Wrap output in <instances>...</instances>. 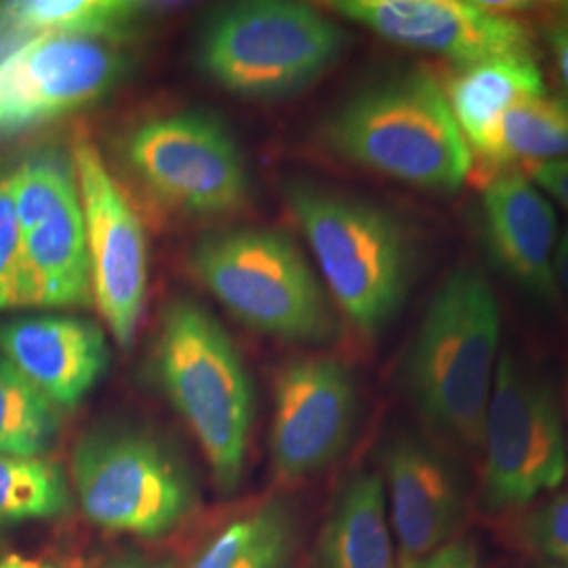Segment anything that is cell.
Masks as SVG:
<instances>
[{
    "label": "cell",
    "instance_id": "cell-1",
    "mask_svg": "<svg viewBox=\"0 0 568 568\" xmlns=\"http://www.w3.org/2000/svg\"><path fill=\"white\" fill-rule=\"evenodd\" d=\"M499 328L493 286L464 265L436 291L406 356V387L422 417L469 450L483 443Z\"/></svg>",
    "mask_w": 568,
    "mask_h": 568
},
{
    "label": "cell",
    "instance_id": "cell-2",
    "mask_svg": "<svg viewBox=\"0 0 568 568\" xmlns=\"http://www.w3.org/2000/svg\"><path fill=\"white\" fill-rule=\"evenodd\" d=\"M326 148L347 163L432 192L466 182L471 150L450 114L440 82L424 70L366 87L321 129Z\"/></svg>",
    "mask_w": 568,
    "mask_h": 568
},
{
    "label": "cell",
    "instance_id": "cell-3",
    "mask_svg": "<svg viewBox=\"0 0 568 568\" xmlns=\"http://www.w3.org/2000/svg\"><path fill=\"white\" fill-rule=\"evenodd\" d=\"M283 194L335 304L361 333L382 331L410 284L413 244L405 225L377 204L316 183L295 180Z\"/></svg>",
    "mask_w": 568,
    "mask_h": 568
},
{
    "label": "cell",
    "instance_id": "cell-4",
    "mask_svg": "<svg viewBox=\"0 0 568 568\" xmlns=\"http://www.w3.org/2000/svg\"><path fill=\"white\" fill-rule=\"evenodd\" d=\"M156 363L164 392L196 436L215 485H241L255 394L222 323L199 302L175 297L163 310Z\"/></svg>",
    "mask_w": 568,
    "mask_h": 568
},
{
    "label": "cell",
    "instance_id": "cell-5",
    "mask_svg": "<svg viewBox=\"0 0 568 568\" xmlns=\"http://www.w3.org/2000/svg\"><path fill=\"white\" fill-rule=\"evenodd\" d=\"M345 32L304 2L248 0L215 11L196 42L209 81L251 100L297 93L342 55Z\"/></svg>",
    "mask_w": 568,
    "mask_h": 568
},
{
    "label": "cell",
    "instance_id": "cell-6",
    "mask_svg": "<svg viewBox=\"0 0 568 568\" xmlns=\"http://www.w3.org/2000/svg\"><path fill=\"white\" fill-rule=\"evenodd\" d=\"M190 267L227 312L260 333L286 342L333 335L325 291L283 232L243 225L206 234L194 244Z\"/></svg>",
    "mask_w": 568,
    "mask_h": 568
},
{
    "label": "cell",
    "instance_id": "cell-7",
    "mask_svg": "<svg viewBox=\"0 0 568 568\" xmlns=\"http://www.w3.org/2000/svg\"><path fill=\"white\" fill-rule=\"evenodd\" d=\"M70 467L82 514L110 532L156 539L180 527L196 504L185 464L143 427L89 429Z\"/></svg>",
    "mask_w": 568,
    "mask_h": 568
},
{
    "label": "cell",
    "instance_id": "cell-8",
    "mask_svg": "<svg viewBox=\"0 0 568 568\" xmlns=\"http://www.w3.org/2000/svg\"><path fill=\"white\" fill-rule=\"evenodd\" d=\"M121 154L156 201L190 215H230L251 194L241 145L209 112L185 110L138 122L124 133Z\"/></svg>",
    "mask_w": 568,
    "mask_h": 568
},
{
    "label": "cell",
    "instance_id": "cell-9",
    "mask_svg": "<svg viewBox=\"0 0 568 568\" xmlns=\"http://www.w3.org/2000/svg\"><path fill=\"white\" fill-rule=\"evenodd\" d=\"M480 447L490 508L528 506L567 476V438L554 387L514 354L495 366Z\"/></svg>",
    "mask_w": 568,
    "mask_h": 568
},
{
    "label": "cell",
    "instance_id": "cell-10",
    "mask_svg": "<svg viewBox=\"0 0 568 568\" xmlns=\"http://www.w3.org/2000/svg\"><path fill=\"white\" fill-rule=\"evenodd\" d=\"M9 175L21 234L23 307H89L91 260L72 159L42 154Z\"/></svg>",
    "mask_w": 568,
    "mask_h": 568
},
{
    "label": "cell",
    "instance_id": "cell-11",
    "mask_svg": "<svg viewBox=\"0 0 568 568\" xmlns=\"http://www.w3.org/2000/svg\"><path fill=\"white\" fill-rule=\"evenodd\" d=\"M131 58L121 44L44 34L0 55V135H20L100 102L121 84Z\"/></svg>",
    "mask_w": 568,
    "mask_h": 568
},
{
    "label": "cell",
    "instance_id": "cell-12",
    "mask_svg": "<svg viewBox=\"0 0 568 568\" xmlns=\"http://www.w3.org/2000/svg\"><path fill=\"white\" fill-rule=\"evenodd\" d=\"M72 164L87 227L93 304L114 342L131 347L148 291L145 230L95 143L77 138Z\"/></svg>",
    "mask_w": 568,
    "mask_h": 568
},
{
    "label": "cell",
    "instance_id": "cell-13",
    "mask_svg": "<svg viewBox=\"0 0 568 568\" xmlns=\"http://www.w3.org/2000/svg\"><path fill=\"white\" fill-rule=\"evenodd\" d=\"M356 417L358 392L347 366L331 356L288 361L274 379V474L300 480L333 464L347 447Z\"/></svg>",
    "mask_w": 568,
    "mask_h": 568
},
{
    "label": "cell",
    "instance_id": "cell-14",
    "mask_svg": "<svg viewBox=\"0 0 568 568\" xmlns=\"http://www.w3.org/2000/svg\"><path fill=\"white\" fill-rule=\"evenodd\" d=\"M328 9L384 41L466 68L504 55H530L525 23L466 0H335Z\"/></svg>",
    "mask_w": 568,
    "mask_h": 568
},
{
    "label": "cell",
    "instance_id": "cell-15",
    "mask_svg": "<svg viewBox=\"0 0 568 568\" xmlns=\"http://www.w3.org/2000/svg\"><path fill=\"white\" fill-rule=\"evenodd\" d=\"M387 520L398 568L453 541L464 518V485L447 459L419 438L398 436L384 453Z\"/></svg>",
    "mask_w": 568,
    "mask_h": 568
},
{
    "label": "cell",
    "instance_id": "cell-16",
    "mask_svg": "<svg viewBox=\"0 0 568 568\" xmlns=\"http://www.w3.org/2000/svg\"><path fill=\"white\" fill-rule=\"evenodd\" d=\"M0 358L58 410H70L102 379L110 349L100 326L77 316L41 314L0 325Z\"/></svg>",
    "mask_w": 568,
    "mask_h": 568
},
{
    "label": "cell",
    "instance_id": "cell-17",
    "mask_svg": "<svg viewBox=\"0 0 568 568\" xmlns=\"http://www.w3.org/2000/svg\"><path fill=\"white\" fill-rule=\"evenodd\" d=\"M480 227L493 264L544 304H558V220L539 187L520 173H504L480 196Z\"/></svg>",
    "mask_w": 568,
    "mask_h": 568
},
{
    "label": "cell",
    "instance_id": "cell-18",
    "mask_svg": "<svg viewBox=\"0 0 568 568\" xmlns=\"http://www.w3.org/2000/svg\"><path fill=\"white\" fill-rule=\"evenodd\" d=\"M443 91L464 140L478 156L485 154L508 110L548 95L532 55H504L455 68Z\"/></svg>",
    "mask_w": 568,
    "mask_h": 568
},
{
    "label": "cell",
    "instance_id": "cell-19",
    "mask_svg": "<svg viewBox=\"0 0 568 568\" xmlns=\"http://www.w3.org/2000/svg\"><path fill=\"white\" fill-rule=\"evenodd\" d=\"M152 9L135 0H13L0 2V55L44 34L124 44L143 34Z\"/></svg>",
    "mask_w": 568,
    "mask_h": 568
},
{
    "label": "cell",
    "instance_id": "cell-20",
    "mask_svg": "<svg viewBox=\"0 0 568 568\" xmlns=\"http://www.w3.org/2000/svg\"><path fill=\"white\" fill-rule=\"evenodd\" d=\"M318 558L323 568H396L382 476L361 471L345 483L321 532Z\"/></svg>",
    "mask_w": 568,
    "mask_h": 568
},
{
    "label": "cell",
    "instance_id": "cell-21",
    "mask_svg": "<svg viewBox=\"0 0 568 568\" xmlns=\"http://www.w3.org/2000/svg\"><path fill=\"white\" fill-rule=\"evenodd\" d=\"M295 539L291 509L272 501L232 520L185 568H288Z\"/></svg>",
    "mask_w": 568,
    "mask_h": 568
},
{
    "label": "cell",
    "instance_id": "cell-22",
    "mask_svg": "<svg viewBox=\"0 0 568 568\" xmlns=\"http://www.w3.org/2000/svg\"><path fill=\"white\" fill-rule=\"evenodd\" d=\"M567 156L568 103L541 95L520 102L504 114L480 159L495 166H532Z\"/></svg>",
    "mask_w": 568,
    "mask_h": 568
},
{
    "label": "cell",
    "instance_id": "cell-23",
    "mask_svg": "<svg viewBox=\"0 0 568 568\" xmlns=\"http://www.w3.org/2000/svg\"><path fill=\"white\" fill-rule=\"evenodd\" d=\"M70 499L68 476L55 462L0 455V527L58 518Z\"/></svg>",
    "mask_w": 568,
    "mask_h": 568
},
{
    "label": "cell",
    "instance_id": "cell-24",
    "mask_svg": "<svg viewBox=\"0 0 568 568\" xmlns=\"http://www.w3.org/2000/svg\"><path fill=\"white\" fill-rule=\"evenodd\" d=\"M60 432V410L0 358V455L42 457Z\"/></svg>",
    "mask_w": 568,
    "mask_h": 568
},
{
    "label": "cell",
    "instance_id": "cell-25",
    "mask_svg": "<svg viewBox=\"0 0 568 568\" xmlns=\"http://www.w3.org/2000/svg\"><path fill=\"white\" fill-rule=\"evenodd\" d=\"M21 234L11 175L0 180V312L23 307Z\"/></svg>",
    "mask_w": 568,
    "mask_h": 568
},
{
    "label": "cell",
    "instance_id": "cell-26",
    "mask_svg": "<svg viewBox=\"0 0 568 568\" xmlns=\"http://www.w3.org/2000/svg\"><path fill=\"white\" fill-rule=\"evenodd\" d=\"M523 537L535 554L568 568V493L530 511L523 525Z\"/></svg>",
    "mask_w": 568,
    "mask_h": 568
},
{
    "label": "cell",
    "instance_id": "cell-27",
    "mask_svg": "<svg viewBox=\"0 0 568 568\" xmlns=\"http://www.w3.org/2000/svg\"><path fill=\"white\" fill-rule=\"evenodd\" d=\"M403 568H483L480 554L469 541H450L426 558Z\"/></svg>",
    "mask_w": 568,
    "mask_h": 568
},
{
    "label": "cell",
    "instance_id": "cell-28",
    "mask_svg": "<svg viewBox=\"0 0 568 568\" xmlns=\"http://www.w3.org/2000/svg\"><path fill=\"white\" fill-rule=\"evenodd\" d=\"M532 182L568 211V156L530 166Z\"/></svg>",
    "mask_w": 568,
    "mask_h": 568
},
{
    "label": "cell",
    "instance_id": "cell-29",
    "mask_svg": "<svg viewBox=\"0 0 568 568\" xmlns=\"http://www.w3.org/2000/svg\"><path fill=\"white\" fill-rule=\"evenodd\" d=\"M549 42H551V49H554V55H556V63L560 68L562 81H565L568 89V20L554 26V30L549 34Z\"/></svg>",
    "mask_w": 568,
    "mask_h": 568
},
{
    "label": "cell",
    "instance_id": "cell-30",
    "mask_svg": "<svg viewBox=\"0 0 568 568\" xmlns=\"http://www.w3.org/2000/svg\"><path fill=\"white\" fill-rule=\"evenodd\" d=\"M554 267H556V283H558V288H560V293L565 291V295L568 297V225L565 227V232L560 234Z\"/></svg>",
    "mask_w": 568,
    "mask_h": 568
},
{
    "label": "cell",
    "instance_id": "cell-31",
    "mask_svg": "<svg viewBox=\"0 0 568 568\" xmlns=\"http://www.w3.org/2000/svg\"><path fill=\"white\" fill-rule=\"evenodd\" d=\"M0 568H55L42 560L37 558H28V556H21V554H9V556H2L0 558Z\"/></svg>",
    "mask_w": 568,
    "mask_h": 568
},
{
    "label": "cell",
    "instance_id": "cell-32",
    "mask_svg": "<svg viewBox=\"0 0 568 568\" xmlns=\"http://www.w3.org/2000/svg\"><path fill=\"white\" fill-rule=\"evenodd\" d=\"M108 568H161L150 565V562H143V560H121V562H114Z\"/></svg>",
    "mask_w": 568,
    "mask_h": 568
},
{
    "label": "cell",
    "instance_id": "cell-33",
    "mask_svg": "<svg viewBox=\"0 0 568 568\" xmlns=\"http://www.w3.org/2000/svg\"><path fill=\"white\" fill-rule=\"evenodd\" d=\"M565 438H567V462H568V389H567V429H565Z\"/></svg>",
    "mask_w": 568,
    "mask_h": 568
},
{
    "label": "cell",
    "instance_id": "cell-34",
    "mask_svg": "<svg viewBox=\"0 0 568 568\" xmlns=\"http://www.w3.org/2000/svg\"><path fill=\"white\" fill-rule=\"evenodd\" d=\"M562 9H565V13H567L568 18V2H565V4H562Z\"/></svg>",
    "mask_w": 568,
    "mask_h": 568
}]
</instances>
